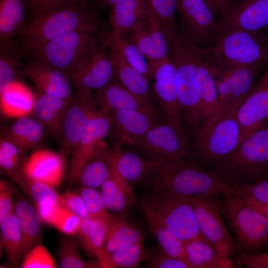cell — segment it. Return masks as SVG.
Masks as SVG:
<instances>
[{
	"mask_svg": "<svg viewBox=\"0 0 268 268\" xmlns=\"http://www.w3.org/2000/svg\"><path fill=\"white\" fill-rule=\"evenodd\" d=\"M198 52L214 78L234 68L268 63V36L265 32L223 29Z\"/></svg>",
	"mask_w": 268,
	"mask_h": 268,
	"instance_id": "1",
	"label": "cell"
},
{
	"mask_svg": "<svg viewBox=\"0 0 268 268\" xmlns=\"http://www.w3.org/2000/svg\"><path fill=\"white\" fill-rule=\"evenodd\" d=\"M102 19L95 7L88 2H72L40 14L33 15L30 23L20 34L22 54H30L46 42L78 30L100 32Z\"/></svg>",
	"mask_w": 268,
	"mask_h": 268,
	"instance_id": "2",
	"label": "cell"
},
{
	"mask_svg": "<svg viewBox=\"0 0 268 268\" xmlns=\"http://www.w3.org/2000/svg\"><path fill=\"white\" fill-rule=\"evenodd\" d=\"M151 187L176 195L215 196L235 192L214 171H206L188 159L160 160L147 182Z\"/></svg>",
	"mask_w": 268,
	"mask_h": 268,
	"instance_id": "3",
	"label": "cell"
},
{
	"mask_svg": "<svg viewBox=\"0 0 268 268\" xmlns=\"http://www.w3.org/2000/svg\"><path fill=\"white\" fill-rule=\"evenodd\" d=\"M172 51L170 59L176 69L181 121L192 140L201 127V89L194 46L178 35L173 41Z\"/></svg>",
	"mask_w": 268,
	"mask_h": 268,
	"instance_id": "4",
	"label": "cell"
},
{
	"mask_svg": "<svg viewBox=\"0 0 268 268\" xmlns=\"http://www.w3.org/2000/svg\"><path fill=\"white\" fill-rule=\"evenodd\" d=\"M212 166L213 171L230 185L252 183L268 177V124Z\"/></svg>",
	"mask_w": 268,
	"mask_h": 268,
	"instance_id": "5",
	"label": "cell"
},
{
	"mask_svg": "<svg viewBox=\"0 0 268 268\" xmlns=\"http://www.w3.org/2000/svg\"><path fill=\"white\" fill-rule=\"evenodd\" d=\"M139 207L142 214L160 220L184 243L198 239L207 241L200 231L187 197L151 187V192L140 201Z\"/></svg>",
	"mask_w": 268,
	"mask_h": 268,
	"instance_id": "6",
	"label": "cell"
},
{
	"mask_svg": "<svg viewBox=\"0 0 268 268\" xmlns=\"http://www.w3.org/2000/svg\"><path fill=\"white\" fill-rule=\"evenodd\" d=\"M219 205L237 250L254 254L268 244V218L233 193L223 195Z\"/></svg>",
	"mask_w": 268,
	"mask_h": 268,
	"instance_id": "7",
	"label": "cell"
},
{
	"mask_svg": "<svg viewBox=\"0 0 268 268\" xmlns=\"http://www.w3.org/2000/svg\"><path fill=\"white\" fill-rule=\"evenodd\" d=\"M242 102H238L201 129L191 141L190 156L201 164L212 165L235 150L239 144L240 135L237 113Z\"/></svg>",
	"mask_w": 268,
	"mask_h": 268,
	"instance_id": "8",
	"label": "cell"
},
{
	"mask_svg": "<svg viewBox=\"0 0 268 268\" xmlns=\"http://www.w3.org/2000/svg\"><path fill=\"white\" fill-rule=\"evenodd\" d=\"M101 38L100 32L73 31L46 42L30 54L36 60L50 64L67 74L88 62Z\"/></svg>",
	"mask_w": 268,
	"mask_h": 268,
	"instance_id": "9",
	"label": "cell"
},
{
	"mask_svg": "<svg viewBox=\"0 0 268 268\" xmlns=\"http://www.w3.org/2000/svg\"><path fill=\"white\" fill-rule=\"evenodd\" d=\"M214 196L187 197L200 231L223 259L231 260L237 250L234 238L226 227L219 201Z\"/></svg>",
	"mask_w": 268,
	"mask_h": 268,
	"instance_id": "10",
	"label": "cell"
},
{
	"mask_svg": "<svg viewBox=\"0 0 268 268\" xmlns=\"http://www.w3.org/2000/svg\"><path fill=\"white\" fill-rule=\"evenodd\" d=\"M190 138L166 121L157 124L131 145L149 159H188Z\"/></svg>",
	"mask_w": 268,
	"mask_h": 268,
	"instance_id": "11",
	"label": "cell"
},
{
	"mask_svg": "<svg viewBox=\"0 0 268 268\" xmlns=\"http://www.w3.org/2000/svg\"><path fill=\"white\" fill-rule=\"evenodd\" d=\"M181 34L197 47L207 44L222 30L215 14L204 0H177Z\"/></svg>",
	"mask_w": 268,
	"mask_h": 268,
	"instance_id": "12",
	"label": "cell"
},
{
	"mask_svg": "<svg viewBox=\"0 0 268 268\" xmlns=\"http://www.w3.org/2000/svg\"><path fill=\"white\" fill-rule=\"evenodd\" d=\"M127 35L126 38L144 55L151 72L157 65L169 57L168 41L148 0L144 18Z\"/></svg>",
	"mask_w": 268,
	"mask_h": 268,
	"instance_id": "13",
	"label": "cell"
},
{
	"mask_svg": "<svg viewBox=\"0 0 268 268\" xmlns=\"http://www.w3.org/2000/svg\"><path fill=\"white\" fill-rule=\"evenodd\" d=\"M152 91L164 120L189 137L182 123L179 106L176 69L170 57L152 69Z\"/></svg>",
	"mask_w": 268,
	"mask_h": 268,
	"instance_id": "14",
	"label": "cell"
},
{
	"mask_svg": "<svg viewBox=\"0 0 268 268\" xmlns=\"http://www.w3.org/2000/svg\"><path fill=\"white\" fill-rule=\"evenodd\" d=\"M112 129L111 114L100 107L91 118L84 133L71 153L69 184L75 181L83 165L99 149L106 145L104 138Z\"/></svg>",
	"mask_w": 268,
	"mask_h": 268,
	"instance_id": "15",
	"label": "cell"
},
{
	"mask_svg": "<svg viewBox=\"0 0 268 268\" xmlns=\"http://www.w3.org/2000/svg\"><path fill=\"white\" fill-rule=\"evenodd\" d=\"M240 126L239 143L268 124V63L256 83L237 110Z\"/></svg>",
	"mask_w": 268,
	"mask_h": 268,
	"instance_id": "16",
	"label": "cell"
},
{
	"mask_svg": "<svg viewBox=\"0 0 268 268\" xmlns=\"http://www.w3.org/2000/svg\"><path fill=\"white\" fill-rule=\"evenodd\" d=\"M266 65L244 67L234 68L220 78H215L217 86L219 108L216 113L221 115L236 104L243 101L252 90L258 75Z\"/></svg>",
	"mask_w": 268,
	"mask_h": 268,
	"instance_id": "17",
	"label": "cell"
},
{
	"mask_svg": "<svg viewBox=\"0 0 268 268\" xmlns=\"http://www.w3.org/2000/svg\"><path fill=\"white\" fill-rule=\"evenodd\" d=\"M114 68L106 46L99 45L85 65L67 74L76 90V96H91V91L106 85L114 77Z\"/></svg>",
	"mask_w": 268,
	"mask_h": 268,
	"instance_id": "18",
	"label": "cell"
},
{
	"mask_svg": "<svg viewBox=\"0 0 268 268\" xmlns=\"http://www.w3.org/2000/svg\"><path fill=\"white\" fill-rule=\"evenodd\" d=\"M98 106L92 96H76L72 101L64 120L60 137V153L66 159L84 133Z\"/></svg>",
	"mask_w": 268,
	"mask_h": 268,
	"instance_id": "19",
	"label": "cell"
},
{
	"mask_svg": "<svg viewBox=\"0 0 268 268\" xmlns=\"http://www.w3.org/2000/svg\"><path fill=\"white\" fill-rule=\"evenodd\" d=\"M223 29H268V0H236L221 16Z\"/></svg>",
	"mask_w": 268,
	"mask_h": 268,
	"instance_id": "20",
	"label": "cell"
},
{
	"mask_svg": "<svg viewBox=\"0 0 268 268\" xmlns=\"http://www.w3.org/2000/svg\"><path fill=\"white\" fill-rule=\"evenodd\" d=\"M117 145H131L160 121L158 114L133 110L111 112Z\"/></svg>",
	"mask_w": 268,
	"mask_h": 268,
	"instance_id": "21",
	"label": "cell"
},
{
	"mask_svg": "<svg viewBox=\"0 0 268 268\" xmlns=\"http://www.w3.org/2000/svg\"><path fill=\"white\" fill-rule=\"evenodd\" d=\"M20 74L30 79L44 93L73 99L71 85L67 74L46 63L34 61L23 66Z\"/></svg>",
	"mask_w": 268,
	"mask_h": 268,
	"instance_id": "22",
	"label": "cell"
},
{
	"mask_svg": "<svg viewBox=\"0 0 268 268\" xmlns=\"http://www.w3.org/2000/svg\"><path fill=\"white\" fill-rule=\"evenodd\" d=\"M65 160L60 153L38 149L25 159L22 169L31 179L56 187L63 179Z\"/></svg>",
	"mask_w": 268,
	"mask_h": 268,
	"instance_id": "23",
	"label": "cell"
},
{
	"mask_svg": "<svg viewBox=\"0 0 268 268\" xmlns=\"http://www.w3.org/2000/svg\"><path fill=\"white\" fill-rule=\"evenodd\" d=\"M95 100L98 106L106 107L110 112L133 110L158 114L154 106L133 94L114 77L97 90Z\"/></svg>",
	"mask_w": 268,
	"mask_h": 268,
	"instance_id": "24",
	"label": "cell"
},
{
	"mask_svg": "<svg viewBox=\"0 0 268 268\" xmlns=\"http://www.w3.org/2000/svg\"><path fill=\"white\" fill-rule=\"evenodd\" d=\"M111 164L110 174L100 186L101 193L108 210L123 216L134 206L135 197L131 183Z\"/></svg>",
	"mask_w": 268,
	"mask_h": 268,
	"instance_id": "25",
	"label": "cell"
},
{
	"mask_svg": "<svg viewBox=\"0 0 268 268\" xmlns=\"http://www.w3.org/2000/svg\"><path fill=\"white\" fill-rule=\"evenodd\" d=\"M111 163L118 172L131 183L147 182L160 160L145 159L132 151H121L120 145L110 150Z\"/></svg>",
	"mask_w": 268,
	"mask_h": 268,
	"instance_id": "26",
	"label": "cell"
},
{
	"mask_svg": "<svg viewBox=\"0 0 268 268\" xmlns=\"http://www.w3.org/2000/svg\"><path fill=\"white\" fill-rule=\"evenodd\" d=\"M106 47L114 68V77L133 94L154 106L147 78L130 65L119 51L110 46Z\"/></svg>",
	"mask_w": 268,
	"mask_h": 268,
	"instance_id": "27",
	"label": "cell"
},
{
	"mask_svg": "<svg viewBox=\"0 0 268 268\" xmlns=\"http://www.w3.org/2000/svg\"><path fill=\"white\" fill-rule=\"evenodd\" d=\"M74 99H67L43 93L36 99L33 110L36 118L58 140L60 139L67 110Z\"/></svg>",
	"mask_w": 268,
	"mask_h": 268,
	"instance_id": "28",
	"label": "cell"
},
{
	"mask_svg": "<svg viewBox=\"0 0 268 268\" xmlns=\"http://www.w3.org/2000/svg\"><path fill=\"white\" fill-rule=\"evenodd\" d=\"M44 136V126L37 118L27 115L19 117L2 131V137L24 153L37 147Z\"/></svg>",
	"mask_w": 268,
	"mask_h": 268,
	"instance_id": "29",
	"label": "cell"
},
{
	"mask_svg": "<svg viewBox=\"0 0 268 268\" xmlns=\"http://www.w3.org/2000/svg\"><path fill=\"white\" fill-rule=\"evenodd\" d=\"M14 209L22 237V254L25 255L41 239L42 220L36 208L17 195Z\"/></svg>",
	"mask_w": 268,
	"mask_h": 268,
	"instance_id": "30",
	"label": "cell"
},
{
	"mask_svg": "<svg viewBox=\"0 0 268 268\" xmlns=\"http://www.w3.org/2000/svg\"><path fill=\"white\" fill-rule=\"evenodd\" d=\"M194 53L201 89V128L216 114L220 101L215 78L195 46Z\"/></svg>",
	"mask_w": 268,
	"mask_h": 268,
	"instance_id": "31",
	"label": "cell"
},
{
	"mask_svg": "<svg viewBox=\"0 0 268 268\" xmlns=\"http://www.w3.org/2000/svg\"><path fill=\"white\" fill-rule=\"evenodd\" d=\"M147 0H122L110 8L111 34L125 36L145 17Z\"/></svg>",
	"mask_w": 268,
	"mask_h": 268,
	"instance_id": "32",
	"label": "cell"
},
{
	"mask_svg": "<svg viewBox=\"0 0 268 268\" xmlns=\"http://www.w3.org/2000/svg\"><path fill=\"white\" fill-rule=\"evenodd\" d=\"M143 240L144 235L136 226L123 215L113 214L110 219L105 242L99 255L113 253Z\"/></svg>",
	"mask_w": 268,
	"mask_h": 268,
	"instance_id": "33",
	"label": "cell"
},
{
	"mask_svg": "<svg viewBox=\"0 0 268 268\" xmlns=\"http://www.w3.org/2000/svg\"><path fill=\"white\" fill-rule=\"evenodd\" d=\"M0 94L1 111L7 117L19 118L34 110L36 99L32 91L17 80Z\"/></svg>",
	"mask_w": 268,
	"mask_h": 268,
	"instance_id": "34",
	"label": "cell"
},
{
	"mask_svg": "<svg viewBox=\"0 0 268 268\" xmlns=\"http://www.w3.org/2000/svg\"><path fill=\"white\" fill-rule=\"evenodd\" d=\"M110 219L89 217L81 219L76 233L78 243L90 257H97L100 254L105 242Z\"/></svg>",
	"mask_w": 268,
	"mask_h": 268,
	"instance_id": "35",
	"label": "cell"
},
{
	"mask_svg": "<svg viewBox=\"0 0 268 268\" xmlns=\"http://www.w3.org/2000/svg\"><path fill=\"white\" fill-rule=\"evenodd\" d=\"M110 153L106 145L99 149L83 165L75 181L84 186L100 187L111 170Z\"/></svg>",
	"mask_w": 268,
	"mask_h": 268,
	"instance_id": "36",
	"label": "cell"
},
{
	"mask_svg": "<svg viewBox=\"0 0 268 268\" xmlns=\"http://www.w3.org/2000/svg\"><path fill=\"white\" fill-rule=\"evenodd\" d=\"M187 258L194 268H234L232 260L220 257L213 247L203 239H194L184 243Z\"/></svg>",
	"mask_w": 268,
	"mask_h": 268,
	"instance_id": "37",
	"label": "cell"
},
{
	"mask_svg": "<svg viewBox=\"0 0 268 268\" xmlns=\"http://www.w3.org/2000/svg\"><path fill=\"white\" fill-rule=\"evenodd\" d=\"M0 226V247L5 252L8 263L17 268L22 255V237L14 208Z\"/></svg>",
	"mask_w": 268,
	"mask_h": 268,
	"instance_id": "38",
	"label": "cell"
},
{
	"mask_svg": "<svg viewBox=\"0 0 268 268\" xmlns=\"http://www.w3.org/2000/svg\"><path fill=\"white\" fill-rule=\"evenodd\" d=\"M143 241L108 254L97 257L101 268H134L144 261L147 257Z\"/></svg>",
	"mask_w": 268,
	"mask_h": 268,
	"instance_id": "39",
	"label": "cell"
},
{
	"mask_svg": "<svg viewBox=\"0 0 268 268\" xmlns=\"http://www.w3.org/2000/svg\"><path fill=\"white\" fill-rule=\"evenodd\" d=\"M27 25L22 0H0V38L21 34Z\"/></svg>",
	"mask_w": 268,
	"mask_h": 268,
	"instance_id": "40",
	"label": "cell"
},
{
	"mask_svg": "<svg viewBox=\"0 0 268 268\" xmlns=\"http://www.w3.org/2000/svg\"><path fill=\"white\" fill-rule=\"evenodd\" d=\"M104 44L119 51L130 65L142 73L149 82L152 80L153 75L146 58L135 44L125 36L111 34L106 38Z\"/></svg>",
	"mask_w": 268,
	"mask_h": 268,
	"instance_id": "41",
	"label": "cell"
},
{
	"mask_svg": "<svg viewBox=\"0 0 268 268\" xmlns=\"http://www.w3.org/2000/svg\"><path fill=\"white\" fill-rule=\"evenodd\" d=\"M21 51L10 39L1 40L0 43V93L16 80L19 67L22 66L20 57Z\"/></svg>",
	"mask_w": 268,
	"mask_h": 268,
	"instance_id": "42",
	"label": "cell"
},
{
	"mask_svg": "<svg viewBox=\"0 0 268 268\" xmlns=\"http://www.w3.org/2000/svg\"><path fill=\"white\" fill-rule=\"evenodd\" d=\"M143 215L160 248L170 255L188 261L184 242L160 220L149 214Z\"/></svg>",
	"mask_w": 268,
	"mask_h": 268,
	"instance_id": "43",
	"label": "cell"
},
{
	"mask_svg": "<svg viewBox=\"0 0 268 268\" xmlns=\"http://www.w3.org/2000/svg\"><path fill=\"white\" fill-rule=\"evenodd\" d=\"M22 188L35 205L49 202L59 203L60 195L54 187L47 184L33 180L23 171L12 179Z\"/></svg>",
	"mask_w": 268,
	"mask_h": 268,
	"instance_id": "44",
	"label": "cell"
},
{
	"mask_svg": "<svg viewBox=\"0 0 268 268\" xmlns=\"http://www.w3.org/2000/svg\"><path fill=\"white\" fill-rule=\"evenodd\" d=\"M168 41L170 50L178 36L176 20L177 0H148Z\"/></svg>",
	"mask_w": 268,
	"mask_h": 268,
	"instance_id": "45",
	"label": "cell"
},
{
	"mask_svg": "<svg viewBox=\"0 0 268 268\" xmlns=\"http://www.w3.org/2000/svg\"><path fill=\"white\" fill-rule=\"evenodd\" d=\"M60 267L62 268H100L97 259L92 261L83 260L78 249V244L73 240L63 238L59 248Z\"/></svg>",
	"mask_w": 268,
	"mask_h": 268,
	"instance_id": "46",
	"label": "cell"
},
{
	"mask_svg": "<svg viewBox=\"0 0 268 268\" xmlns=\"http://www.w3.org/2000/svg\"><path fill=\"white\" fill-rule=\"evenodd\" d=\"M25 154L13 143L1 138L0 140L1 171L12 179L22 171Z\"/></svg>",
	"mask_w": 268,
	"mask_h": 268,
	"instance_id": "47",
	"label": "cell"
},
{
	"mask_svg": "<svg viewBox=\"0 0 268 268\" xmlns=\"http://www.w3.org/2000/svg\"><path fill=\"white\" fill-rule=\"evenodd\" d=\"M92 217L110 219L113 214L108 212L101 192L96 188L82 186L78 189Z\"/></svg>",
	"mask_w": 268,
	"mask_h": 268,
	"instance_id": "48",
	"label": "cell"
},
{
	"mask_svg": "<svg viewBox=\"0 0 268 268\" xmlns=\"http://www.w3.org/2000/svg\"><path fill=\"white\" fill-rule=\"evenodd\" d=\"M55 266L54 259L47 248L42 244H38L27 253L20 267L54 268Z\"/></svg>",
	"mask_w": 268,
	"mask_h": 268,
	"instance_id": "49",
	"label": "cell"
},
{
	"mask_svg": "<svg viewBox=\"0 0 268 268\" xmlns=\"http://www.w3.org/2000/svg\"><path fill=\"white\" fill-rule=\"evenodd\" d=\"M235 193L263 203H268V177L254 183L232 184Z\"/></svg>",
	"mask_w": 268,
	"mask_h": 268,
	"instance_id": "50",
	"label": "cell"
},
{
	"mask_svg": "<svg viewBox=\"0 0 268 268\" xmlns=\"http://www.w3.org/2000/svg\"><path fill=\"white\" fill-rule=\"evenodd\" d=\"M81 219L60 204L52 225L67 235H75L78 231Z\"/></svg>",
	"mask_w": 268,
	"mask_h": 268,
	"instance_id": "51",
	"label": "cell"
},
{
	"mask_svg": "<svg viewBox=\"0 0 268 268\" xmlns=\"http://www.w3.org/2000/svg\"><path fill=\"white\" fill-rule=\"evenodd\" d=\"M149 268H194L187 260L170 255L160 248L145 264Z\"/></svg>",
	"mask_w": 268,
	"mask_h": 268,
	"instance_id": "52",
	"label": "cell"
},
{
	"mask_svg": "<svg viewBox=\"0 0 268 268\" xmlns=\"http://www.w3.org/2000/svg\"><path fill=\"white\" fill-rule=\"evenodd\" d=\"M60 203L81 219L92 217L79 193L68 191L60 195Z\"/></svg>",
	"mask_w": 268,
	"mask_h": 268,
	"instance_id": "53",
	"label": "cell"
},
{
	"mask_svg": "<svg viewBox=\"0 0 268 268\" xmlns=\"http://www.w3.org/2000/svg\"><path fill=\"white\" fill-rule=\"evenodd\" d=\"M14 189L6 180L0 182V223L9 215L14 208L12 196Z\"/></svg>",
	"mask_w": 268,
	"mask_h": 268,
	"instance_id": "54",
	"label": "cell"
},
{
	"mask_svg": "<svg viewBox=\"0 0 268 268\" xmlns=\"http://www.w3.org/2000/svg\"><path fill=\"white\" fill-rule=\"evenodd\" d=\"M237 266L250 268H268V252L246 254L241 253L233 261Z\"/></svg>",
	"mask_w": 268,
	"mask_h": 268,
	"instance_id": "55",
	"label": "cell"
},
{
	"mask_svg": "<svg viewBox=\"0 0 268 268\" xmlns=\"http://www.w3.org/2000/svg\"><path fill=\"white\" fill-rule=\"evenodd\" d=\"M33 15L42 13L58 7L67 0H25Z\"/></svg>",
	"mask_w": 268,
	"mask_h": 268,
	"instance_id": "56",
	"label": "cell"
},
{
	"mask_svg": "<svg viewBox=\"0 0 268 268\" xmlns=\"http://www.w3.org/2000/svg\"><path fill=\"white\" fill-rule=\"evenodd\" d=\"M60 203L49 202L36 205V208L43 221L52 225L58 207Z\"/></svg>",
	"mask_w": 268,
	"mask_h": 268,
	"instance_id": "57",
	"label": "cell"
},
{
	"mask_svg": "<svg viewBox=\"0 0 268 268\" xmlns=\"http://www.w3.org/2000/svg\"><path fill=\"white\" fill-rule=\"evenodd\" d=\"M240 197L242 198L250 206L259 211L268 218V203L259 202L248 197Z\"/></svg>",
	"mask_w": 268,
	"mask_h": 268,
	"instance_id": "58",
	"label": "cell"
},
{
	"mask_svg": "<svg viewBox=\"0 0 268 268\" xmlns=\"http://www.w3.org/2000/svg\"><path fill=\"white\" fill-rule=\"evenodd\" d=\"M236 0H211L218 15H221L233 4Z\"/></svg>",
	"mask_w": 268,
	"mask_h": 268,
	"instance_id": "59",
	"label": "cell"
},
{
	"mask_svg": "<svg viewBox=\"0 0 268 268\" xmlns=\"http://www.w3.org/2000/svg\"><path fill=\"white\" fill-rule=\"evenodd\" d=\"M122 0H94L96 7L111 8Z\"/></svg>",
	"mask_w": 268,
	"mask_h": 268,
	"instance_id": "60",
	"label": "cell"
},
{
	"mask_svg": "<svg viewBox=\"0 0 268 268\" xmlns=\"http://www.w3.org/2000/svg\"><path fill=\"white\" fill-rule=\"evenodd\" d=\"M204 0L209 5V6L212 10V11L214 12V13L215 14V15H217L218 14H217L214 7L213 6L211 0Z\"/></svg>",
	"mask_w": 268,
	"mask_h": 268,
	"instance_id": "61",
	"label": "cell"
},
{
	"mask_svg": "<svg viewBox=\"0 0 268 268\" xmlns=\"http://www.w3.org/2000/svg\"><path fill=\"white\" fill-rule=\"evenodd\" d=\"M72 2H80V3H84L88 2L89 0H67Z\"/></svg>",
	"mask_w": 268,
	"mask_h": 268,
	"instance_id": "62",
	"label": "cell"
},
{
	"mask_svg": "<svg viewBox=\"0 0 268 268\" xmlns=\"http://www.w3.org/2000/svg\"><path fill=\"white\" fill-rule=\"evenodd\" d=\"M265 33H266V34L268 35V29L265 32Z\"/></svg>",
	"mask_w": 268,
	"mask_h": 268,
	"instance_id": "63",
	"label": "cell"
}]
</instances>
